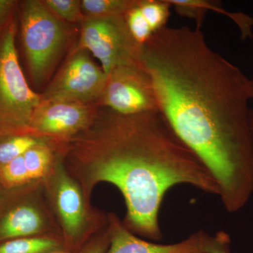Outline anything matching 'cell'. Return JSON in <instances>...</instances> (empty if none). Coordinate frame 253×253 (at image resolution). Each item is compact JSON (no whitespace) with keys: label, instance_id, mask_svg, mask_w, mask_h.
Listing matches in <instances>:
<instances>
[{"label":"cell","instance_id":"obj_1","mask_svg":"<svg viewBox=\"0 0 253 253\" xmlns=\"http://www.w3.org/2000/svg\"><path fill=\"white\" fill-rule=\"evenodd\" d=\"M158 111L217 183L226 212L253 194L250 79L211 49L201 28L166 26L143 46Z\"/></svg>","mask_w":253,"mask_h":253},{"label":"cell","instance_id":"obj_2","mask_svg":"<svg viewBox=\"0 0 253 253\" xmlns=\"http://www.w3.org/2000/svg\"><path fill=\"white\" fill-rule=\"evenodd\" d=\"M82 132L70 143V155L88 172L91 184L108 182L121 191L126 207L123 224L134 234L163 239L160 211L174 186L219 195L212 176L159 111L126 116L99 109Z\"/></svg>","mask_w":253,"mask_h":253},{"label":"cell","instance_id":"obj_3","mask_svg":"<svg viewBox=\"0 0 253 253\" xmlns=\"http://www.w3.org/2000/svg\"><path fill=\"white\" fill-rule=\"evenodd\" d=\"M17 28L14 16L0 31V136L29 132L32 116L42 101L18 61Z\"/></svg>","mask_w":253,"mask_h":253},{"label":"cell","instance_id":"obj_4","mask_svg":"<svg viewBox=\"0 0 253 253\" xmlns=\"http://www.w3.org/2000/svg\"><path fill=\"white\" fill-rule=\"evenodd\" d=\"M21 37L32 81L40 85L49 77L66 49L69 33L44 1L21 2Z\"/></svg>","mask_w":253,"mask_h":253},{"label":"cell","instance_id":"obj_5","mask_svg":"<svg viewBox=\"0 0 253 253\" xmlns=\"http://www.w3.org/2000/svg\"><path fill=\"white\" fill-rule=\"evenodd\" d=\"M81 24L76 48L91 53L106 76L121 66L142 64L143 46L131 36L124 16L84 18Z\"/></svg>","mask_w":253,"mask_h":253},{"label":"cell","instance_id":"obj_6","mask_svg":"<svg viewBox=\"0 0 253 253\" xmlns=\"http://www.w3.org/2000/svg\"><path fill=\"white\" fill-rule=\"evenodd\" d=\"M106 78L86 50L76 48L41 94L42 100L99 103Z\"/></svg>","mask_w":253,"mask_h":253},{"label":"cell","instance_id":"obj_7","mask_svg":"<svg viewBox=\"0 0 253 253\" xmlns=\"http://www.w3.org/2000/svg\"><path fill=\"white\" fill-rule=\"evenodd\" d=\"M99 103L126 116L159 111L152 81L142 64L113 70L107 75Z\"/></svg>","mask_w":253,"mask_h":253},{"label":"cell","instance_id":"obj_8","mask_svg":"<svg viewBox=\"0 0 253 253\" xmlns=\"http://www.w3.org/2000/svg\"><path fill=\"white\" fill-rule=\"evenodd\" d=\"M98 111L94 104L42 100L32 116L30 131L61 137L76 135L90 126Z\"/></svg>","mask_w":253,"mask_h":253},{"label":"cell","instance_id":"obj_9","mask_svg":"<svg viewBox=\"0 0 253 253\" xmlns=\"http://www.w3.org/2000/svg\"><path fill=\"white\" fill-rule=\"evenodd\" d=\"M207 232L199 230L172 244H161L141 239L128 230L115 216L110 217L109 247L106 253H205Z\"/></svg>","mask_w":253,"mask_h":253},{"label":"cell","instance_id":"obj_10","mask_svg":"<svg viewBox=\"0 0 253 253\" xmlns=\"http://www.w3.org/2000/svg\"><path fill=\"white\" fill-rule=\"evenodd\" d=\"M57 206L66 236L73 244L81 232L84 221L83 199L78 186L67 176H61L57 188Z\"/></svg>","mask_w":253,"mask_h":253},{"label":"cell","instance_id":"obj_11","mask_svg":"<svg viewBox=\"0 0 253 253\" xmlns=\"http://www.w3.org/2000/svg\"><path fill=\"white\" fill-rule=\"evenodd\" d=\"M42 226V217L36 209L31 206H19L0 221V239L31 237L41 231Z\"/></svg>","mask_w":253,"mask_h":253},{"label":"cell","instance_id":"obj_12","mask_svg":"<svg viewBox=\"0 0 253 253\" xmlns=\"http://www.w3.org/2000/svg\"><path fill=\"white\" fill-rule=\"evenodd\" d=\"M61 249L59 241L46 237L19 238L0 245V253H49Z\"/></svg>","mask_w":253,"mask_h":253},{"label":"cell","instance_id":"obj_13","mask_svg":"<svg viewBox=\"0 0 253 253\" xmlns=\"http://www.w3.org/2000/svg\"><path fill=\"white\" fill-rule=\"evenodd\" d=\"M136 0H82V12L84 18L124 16L135 4Z\"/></svg>","mask_w":253,"mask_h":253},{"label":"cell","instance_id":"obj_14","mask_svg":"<svg viewBox=\"0 0 253 253\" xmlns=\"http://www.w3.org/2000/svg\"><path fill=\"white\" fill-rule=\"evenodd\" d=\"M4 140L0 141V166L3 167L23 154L36 145L42 141L38 136L28 134L6 135Z\"/></svg>","mask_w":253,"mask_h":253},{"label":"cell","instance_id":"obj_15","mask_svg":"<svg viewBox=\"0 0 253 253\" xmlns=\"http://www.w3.org/2000/svg\"><path fill=\"white\" fill-rule=\"evenodd\" d=\"M25 165L30 180L42 177L47 172L52 161L51 148L44 141L28 150L24 154Z\"/></svg>","mask_w":253,"mask_h":253},{"label":"cell","instance_id":"obj_16","mask_svg":"<svg viewBox=\"0 0 253 253\" xmlns=\"http://www.w3.org/2000/svg\"><path fill=\"white\" fill-rule=\"evenodd\" d=\"M137 6L154 33L167 26L172 7L168 0H138Z\"/></svg>","mask_w":253,"mask_h":253},{"label":"cell","instance_id":"obj_17","mask_svg":"<svg viewBox=\"0 0 253 253\" xmlns=\"http://www.w3.org/2000/svg\"><path fill=\"white\" fill-rule=\"evenodd\" d=\"M137 3L138 0H136L135 4L126 11L124 17L134 41L139 45L144 46L154 33L141 14Z\"/></svg>","mask_w":253,"mask_h":253},{"label":"cell","instance_id":"obj_18","mask_svg":"<svg viewBox=\"0 0 253 253\" xmlns=\"http://www.w3.org/2000/svg\"><path fill=\"white\" fill-rule=\"evenodd\" d=\"M44 3L50 11L63 22L81 23L84 19L80 0H45Z\"/></svg>","mask_w":253,"mask_h":253},{"label":"cell","instance_id":"obj_19","mask_svg":"<svg viewBox=\"0 0 253 253\" xmlns=\"http://www.w3.org/2000/svg\"><path fill=\"white\" fill-rule=\"evenodd\" d=\"M178 14L194 19L196 27L201 28L205 16L211 11L212 1L208 0H168Z\"/></svg>","mask_w":253,"mask_h":253},{"label":"cell","instance_id":"obj_20","mask_svg":"<svg viewBox=\"0 0 253 253\" xmlns=\"http://www.w3.org/2000/svg\"><path fill=\"white\" fill-rule=\"evenodd\" d=\"M1 176L9 185H18L29 181L23 156L13 160L1 167Z\"/></svg>","mask_w":253,"mask_h":253},{"label":"cell","instance_id":"obj_21","mask_svg":"<svg viewBox=\"0 0 253 253\" xmlns=\"http://www.w3.org/2000/svg\"><path fill=\"white\" fill-rule=\"evenodd\" d=\"M203 249L205 253H232L230 236L224 231H219L210 235L208 233L205 236Z\"/></svg>","mask_w":253,"mask_h":253},{"label":"cell","instance_id":"obj_22","mask_svg":"<svg viewBox=\"0 0 253 253\" xmlns=\"http://www.w3.org/2000/svg\"><path fill=\"white\" fill-rule=\"evenodd\" d=\"M16 4L14 0H0V31L14 16Z\"/></svg>","mask_w":253,"mask_h":253},{"label":"cell","instance_id":"obj_23","mask_svg":"<svg viewBox=\"0 0 253 253\" xmlns=\"http://www.w3.org/2000/svg\"><path fill=\"white\" fill-rule=\"evenodd\" d=\"M109 247V236L87 248L83 253H106Z\"/></svg>","mask_w":253,"mask_h":253},{"label":"cell","instance_id":"obj_24","mask_svg":"<svg viewBox=\"0 0 253 253\" xmlns=\"http://www.w3.org/2000/svg\"><path fill=\"white\" fill-rule=\"evenodd\" d=\"M249 121L250 129H251V134L253 139V108H250L249 113Z\"/></svg>","mask_w":253,"mask_h":253},{"label":"cell","instance_id":"obj_25","mask_svg":"<svg viewBox=\"0 0 253 253\" xmlns=\"http://www.w3.org/2000/svg\"><path fill=\"white\" fill-rule=\"evenodd\" d=\"M250 89H251V99L253 100V78L250 79Z\"/></svg>","mask_w":253,"mask_h":253},{"label":"cell","instance_id":"obj_26","mask_svg":"<svg viewBox=\"0 0 253 253\" xmlns=\"http://www.w3.org/2000/svg\"><path fill=\"white\" fill-rule=\"evenodd\" d=\"M49 253H77L74 252H71V251H68L67 250L61 249L59 251H54V252H51Z\"/></svg>","mask_w":253,"mask_h":253}]
</instances>
